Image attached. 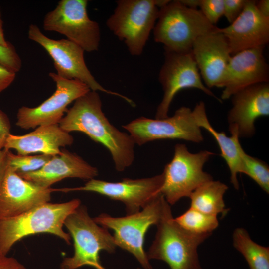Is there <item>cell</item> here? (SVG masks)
Here are the masks:
<instances>
[{"mask_svg": "<svg viewBox=\"0 0 269 269\" xmlns=\"http://www.w3.org/2000/svg\"><path fill=\"white\" fill-rule=\"evenodd\" d=\"M163 179V173L148 178H125L116 182L94 178L88 180L82 186L57 189V191L96 192L122 202L125 205L127 215H131L139 212L161 194Z\"/></svg>", "mask_w": 269, "mask_h": 269, "instance_id": "7c38bea8", "label": "cell"}, {"mask_svg": "<svg viewBox=\"0 0 269 269\" xmlns=\"http://www.w3.org/2000/svg\"><path fill=\"white\" fill-rule=\"evenodd\" d=\"M156 226L155 239L146 253L149 260L163 261L170 269H203L197 249L212 233L196 234L183 229L175 221L167 202Z\"/></svg>", "mask_w": 269, "mask_h": 269, "instance_id": "3957f363", "label": "cell"}, {"mask_svg": "<svg viewBox=\"0 0 269 269\" xmlns=\"http://www.w3.org/2000/svg\"><path fill=\"white\" fill-rule=\"evenodd\" d=\"M185 6L193 9H197L199 6L200 0H179Z\"/></svg>", "mask_w": 269, "mask_h": 269, "instance_id": "d590c367", "label": "cell"}, {"mask_svg": "<svg viewBox=\"0 0 269 269\" xmlns=\"http://www.w3.org/2000/svg\"><path fill=\"white\" fill-rule=\"evenodd\" d=\"M139 269V268H137V269Z\"/></svg>", "mask_w": 269, "mask_h": 269, "instance_id": "74e56055", "label": "cell"}, {"mask_svg": "<svg viewBox=\"0 0 269 269\" xmlns=\"http://www.w3.org/2000/svg\"><path fill=\"white\" fill-rule=\"evenodd\" d=\"M191 53L205 86L221 88L231 55L227 39L218 27L196 39Z\"/></svg>", "mask_w": 269, "mask_h": 269, "instance_id": "ac0fdd59", "label": "cell"}, {"mask_svg": "<svg viewBox=\"0 0 269 269\" xmlns=\"http://www.w3.org/2000/svg\"><path fill=\"white\" fill-rule=\"evenodd\" d=\"M64 225L73 240L74 254L63 259L60 269L90 266L95 269H106L101 263L100 252L104 250L112 253L117 247L108 229L97 224L89 216L87 207L81 205L67 217Z\"/></svg>", "mask_w": 269, "mask_h": 269, "instance_id": "5b68a950", "label": "cell"}, {"mask_svg": "<svg viewBox=\"0 0 269 269\" xmlns=\"http://www.w3.org/2000/svg\"><path fill=\"white\" fill-rule=\"evenodd\" d=\"M241 173L252 179L266 193H269V167L264 161L247 154L243 149L241 152Z\"/></svg>", "mask_w": 269, "mask_h": 269, "instance_id": "484cf974", "label": "cell"}, {"mask_svg": "<svg viewBox=\"0 0 269 269\" xmlns=\"http://www.w3.org/2000/svg\"><path fill=\"white\" fill-rule=\"evenodd\" d=\"M18 175L27 181L47 188L67 178L88 180L94 179L98 176V170L78 155L62 150L60 154L53 156L38 170Z\"/></svg>", "mask_w": 269, "mask_h": 269, "instance_id": "ffe728a7", "label": "cell"}, {"mask_svg": "<svg viewBox=\"0 0 269 269\" xmlns=\"http://www.w3.org/2000/svg\"><path fill=\"white\" fill-rule=\"evenodd\" d=\"M247 0H224V16L232 23L243 11Z\"/></svg>", "mask_w": 269, "mask_h": 269, "instance_id": "f546056e", "label": "cell"}, {"mask_svg": "<svg viewBox=\"0 0 269 269\" xmlns=\"http://www.w3.org/2000/svg\"><path fill=\"white\" fill-rule=\"evenodd\" d=\"M216 28L199 9L187 7L179 0H169L159 8L153 36L165 50L188 53L196 39Z\"/></svg>", "mask_w": 269, "mask_h": 269, "instance_id": "277c9868", "label": "cell"}, {"mask_svg": "<svg viewBox=\"0 0 269 269\" xmlns=\"http://www.w3.org/2000/svg\"><path fill=\"white\" fill-rule=\"evenodd\" d=\"M49 75L56 83L55 91L37 107L20 108L16 122L18 127L28 130L42 125L59 124L67 106L91 90L80 81L65 79L54 72Z\"/></svg>", "mask_w": 269, "mask_h": 269, "instance_id": "5bb4252c", "label": "cell"}, {"mask_svg": "<svg viewBox=\"0 0 269 269\" xmlns=\"http://www.w3.org/2000/svg\"><path fill=\"white\" fill-rule=\"evenodd\" d=\"M233 245L247 261L250 269H269V247L261 246L251 238L243 228H236Z\"/></svg>", "mask_w": 269, "mask_h": 269, "instance_id": "cb8c5ba5", "label": "cell"}, {"mask_svg": "<svg viewBox=\"0 0 269 269\" xmlns=\"http://www.w3.org/2000/svg\"><path fill=\"white\" fill-rule=\"evenodd\" d=\"M214 153L202 150L190 152L186 145H175L172 160L164 169L161 194L169 205H173L191 194L205 183L213 180L212 176L203 170L205 164Z\"/></svg>", "mask_w": 269, "mask_h": 269, "instance_id": "ba28073f", "label": "cell"}, {"mask_svg": "<svg viewBox=\"0 0 269 269\" xmlns=\"http://www.w3.org/2000/svg\"><path fill=\"white\" fill-rule=\"evenodd\" d=\"M256 1L247 0L238 17L218 30L225 36L231 56L246 49L265 47L269 41V18L261 15Z\"/></svg>", "mask_w": 269, "mask_h": 269, "instance_id": "d6986e66", "label": "cell"}, {"mask_svg": "<svg viewBox=\"0 0 269 269\" xmlns=\"http://www.w3.org/2000/svg\"><path fill=\"white\" fill-rule=\"evenodd\" d=\"M231 97L232 107L227 116L229 131L237 133L239 138L250 137L255 133L256 120L269 115V82L247 87Z\"/></svg>", "mask_w": 269, "mask_h": 269, "instance_id": "2e32d148", "label": "cell"}, {"mask_svg": "<svg viewBox=\"0 0 269 269\" xmlns=\"http://www.w3.org/2000/svg\"><path fill=\"white\" fill-rule=\"evenodd\" d=\"M2 20L1 17V12L0 9V45L3 46L7 47L8 46L10 43L6 41L5 39L4 36L3 30L2 28Z\"/></svg>", "mask_w": 269, "mask_h": 269, "instance_id": "8d00e7d4", "label": "cell"}, {"mask_svg": "<svg viewBox=\"0 0 269 269\" xmlns=\"http://www.w3.org/2000/svg\"><path fill=\"white\" fill-rule=\"evenodd\" d=\"M108 18V28L126 45L130 53H142L158 18L156 0H119Z\"/></svg>", "mask_w": 269, "mask_h": 269, "instance_id": "52a82bcc", "label": "cell"}, {"mask_svg": "<svg viewBox=\"0 0 269 269\" xmlns=\"http://www.w3.org/2000/svg\"><path fill=\"white\" fill-rule=\"evenodd\" d=\"M16 74L0 65V93L9 87L15 79Z\"/></svg>", "mask_w": 269, "mask_h": 269, "instance_id": "d6a6232c", "label": "cell"}, {"mask_svg": "<svg viewBox=\"0 0 269 269\" xmlns=\"http://www.w3.org/2000/svg\"><path fill=\"white\" fill-rule=\"evenodd\" d=\"M199 7L207 20L215 26L224 15V0H200Z\"/></svg>", "mask_w": 269, "mask_h": 269, "instance_id": "83f0119b", "label": "cell"}, {"mask_svg": "<svg viewBox=\"0 0 269 269\" xmlns=\"http://www.w3.org/2000/svg\"><path fill=\"white\" fill-rule=\"evenodd\" d=\"M192 111L197 125L208 132L217 142L221 151L220 155L229 169L231 183L235 189H238L239 185L237 175L241 173V152L243 148L240 143L238 134L231 132V135L228 136L224 132L216 130L208 119L203 102L197 103Z\"/></svg>", "mask_w": 269, "mask_h": 269, "instance_id": "7402d4cb", "label": "cell"}, {"mask_svg": "<svg viewBox=\"0 0 269 269\" xmlns=\"http://www.w3.org/2000/svg\"><path fill=\"white\" fill-rule=\"evenodd\" d=\"M73 141V137L59 124L42 125L24 135L10 134L4 149H14L20 155L40 153L54 156L61 153V147L71 145Z\"/></svg>", "mask_w": 269, "mask_h": 269, "instance_id": "44dd1931", "label": "cell"}, {"mask_svg": "<svg viewBox=\"0 0 269 269\" xmlns=\"http://www.w3.org/2000/svg\"><path fill=\"white\" fill-rule=\"evenodd\" d=\"M158 79L163 96L156 110V119L168 117L169 107L174 97L184 89H198L221 102L202 82L191 52L177 53L165 50V60L159 71Z\"/></svg>", "mask_w": 269, "mask_h": 269, "instance_id": "4fadbf2b", "label": "cell"}, {"mask_svg": "<svg viewBox=\"0 0 269 269\" xmlns=\"http://www.w3.org/2000/svg\"><path fill=\"white\" fill-rule=\"evenodd\" d=\"M256 7L259 12L263 16L269 18V0H260L256 1Z\"/></svg>", "mask_w": 269, "mask_h": 269, "instance_id": "e575fe53", "label": "cell"}, {"mask_svg": "<svg viewBox=\"0 0 269 269\" xmlns=\"http://www.w3.org/2000/svg\"><path fill=\"white\" fill-rule=\"evenodd\" d=\"M87 0H61L43 20L46 31H55L81 47L84 51L98 50L100 30L98 23L88 15Z\"/></svg>", "mask_w": 269, "mask_h": 269, "instance_id": "30bf717a", "label": "cell"}, {"mask_svg": "<svg viewBox=\"0 0 269 269\" xmlns=\"http://www.w3.org/2000/svg\"><path fill=\"white\" fill-rule=\"evenodd\" d=\"M0 269H27L18 260L0 253Z\"/></svg>", "mask_w": 269, "mask_h": 269, "instance_id": "1f68e13d", "label": "cell"}, {"mask_svg": "<svg viewBox=\"0 0 269 269\" xmlns=\"http://www.w3.org/2000/svg\"><path fill=\"white\" fill-rule=\"evenodd\" d=\"M11 124L8 116L0 110V151L4 148L7 138L11 134Z\"/></svg>", "mask_w": 269, "mask_h": 269, "instance_id": "4dcf8cb0", "label": "cell"}, {"mask_svg": "<svg viewBox=\"0 0 269 269\" xmlns=\"http://www.w3.org/2000/svg\"><path fill=\"white\" fill-rule=\"evenodd\" d=\"M53 156L41 154L36 155H20L8 152L9 166L18 174L38 170L47 163Z\"/></svg>", "mask_w": 269, "mask_h": 269, "instance_id": "4316f807", "label": "cell"}, {"mask_svg": "<svg viewBox=\"0 0 269 269\" xmlns=\"http://www.w3.org/2000/svg\"><path fill=\"white\" fill-rule=\"evenodd\" d=\"M265 47L241 51L231 56L223 78L221 99L230 98L250 86L269 82V66L264 56Z\"/></svg>", "mask_w": 269, "mask_h": 269, "instance_id": "e0dca14e", "label": "cell"}, {"mask_svg": "<svg viewBox=\"0 0 269 269\" xmlns=\"http://www.w3.org/2000/svg\"><path fill=\"white\" fill-rule=\"evenodd\" d=\"M56 189L44 188L22 178L9 165L0 187V220L50 202Z\"/></svg>", "mask_w": 269, "mask_h": 269, "instance_id": "9a60e30c", "label": "cell"}, {"mask_svg": "<svg viewBox=\"0 0 269 269\" xmlns=\"http://www.w3.org/2000/svg\"><path fill=\"white\" fill-rule=\"evenodd\" d=\"M59 125L67 132H82L102 144L110 152L118 171H124L134 161L135 144L129 134L110 123L97 91L90 90L76 100Z\"/></svg>", "mask_w": 269, "mask_h": 269, "instance_id": "6da1fadb", "label": "cell"}, {"mask_svg": "<svg viewBox=\"0 0 269 269\" xmlns=\"http://www.w3.org/2000/svg\"><path fill=\"white\" fill-rule=\"evenodd\" d=\"M228 188L220 181H208L191 194L190 207L207 214L225 215L228 210L225 208L223 197Z\"/></svg>", "mask_w": 269, "mask_h": 269, "instance_id": "603a6c76", "label": "cell"}, {"mask_svg": "<svg viewBox=\"0 0 269 269\" xmlns=\"http://www.w3.org/2000/svg\"><path fill=\"white\" fill-rule=\"evenodd\" d=\"M122 127L134 143L139 146L160 139H182L195 143L203 140L200 128L196 123L189 108L183 106L171 117L163 119L140 117Z\"/></svg>", "mask_w": 269, "mask_h": 269, "instance_id": "8fae6325", "label": "cell"}, {"mask_svg": "<svg viewBox=\"0 0 269 269\" xmlns=\"http://www.w3.org/2000/svg\"><path fill=\"white\" fill-rule=\"evenodd\" d=\"M80 205L79 199L59 203L50 202L19 215L0 220V253L7 255L17 241L42 233L55 235L70 245L71 237L63 229L64 222Z\"/></svg>", "mask_w": 269, "mask_h": 269, "instance_id": "7a4b0ae2", "label": "cell"}, {"mask_svg": "<svg viewBox=\"0 0 269 269\" xmlns=\"http://www.w3.org/2000/svg\"><path fill=\"white\" fill-rule=\"evenodd\" d=\"M28 35L30 40L39 44L48 53L53 60L58 76L67 79L80 81L87 85L92 91L117 96L131 105L134 106L131 99L105 89L96 80L85 63L84 50L77 44L67 39H50L44 35L35 24L29 26Z\"/></svg>", "mask_w": 269, "mask_h": 269, "instance_id": "9c48e42d", "label": "cell"}, {"mask_svg": "<svg viewBox=\"0 0 269 269\" xmlns=\"http://www.w3.org/2000/svg\"><path fill=\"white\" fill-rule=\"evenodd\" d=\"M8 150L5 149L0 151V187L8 167Z\"/></svg>", "mask_w": 269, "mask_h": 269, "instance_id": "836d02e7", "label": "cell"}, {"mask_svg": "<svg viewBox=\"0 0 269 269\" xmlns=\"http://www.w3.org/2000/svg\"><path fill=\"white\" fill-rule=\"evenodd\" d=\"M166 201L160 194L135 213L122 217L101 214L93 218L98 225L114 231L116 246L131 253L144 269L152 267L144 250V241L149 228L160 221Z\"/></svg>", "mask_w": 269, "mask_h": 269, "instance_id": "8992f818", "label": "cell"}, {"mask_svg": "<svg viewBox=\"0 0 269 269\" xmlns=\"http://www.w3.org/2000/svg\"><path fill=\"white\" fill-rule=\"evenodd\" d=\"M174 220L183 229L196 234L212 233L219 225L216 216L191 207Z\"/></svg>", "mask_w": 269, "mask_h": 269, "instance_id": "d4e9b609", "label": "cell"}, {"mask_svg": "<svg viewBox=\"0 0 269 269\" xmlns=\"http://www.w3.org/2000/svg\"><path fill=\"white\" fill-rule=\"evenodd\" d=\"M0 65L15 74L21 69V58L11 43L7 47L0 45Z\"/></svg>", "mask_w": 269, "mask_h": 269, "instance_id": "f1b7e54d", "label": "cell"}]
</instances>
